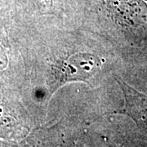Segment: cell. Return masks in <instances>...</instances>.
Returning <instances> with one entry per match:
<instances>
[{
	"label": "cell",
	"instance_id": "6da1fadb",
	"mask_svg": "<svg viewBox=\"0 0 147 147\" xmlns=\"http://www.w3.org/2000/svg\"><path fill=\"white\" fill-rule=\"evenodd\" d=\"M101 61L98 57L89 53H79L65 60L57 69V84L55 90L61 85L72 81L88 82L100 70Z\"/></svg>",
	"mask_w": 147,
	"mask_h": 147
},
{
	"label": "cell",
	"instance_id": "7a4b0ae2",
	"mask_svg": "<svg viewBox=\"0 0 147 147\" xmlns=\"http://www.w3.org/2000/svg\"><path fill=\"white\" fill-rule=\"evenodd\" d=\"M125 99L123 112L132 117L138 124L147 131V96L129 86L119 77H115Z\"/></svg>",
	"mask_w": 147,
	"mask_h": 147
},
{
	"label": "cell",
	"instance_id": "3957f363",
	"mask_svg": "<svg viewBox=\"0 0 147 147\" xmlns=\"http://www.w3.org/2000/svg\"><path fill=\"white\" fill-rule=\"evenodd\" d=\"M110 147H122V146H110Z\"/></svg>",
	"mask_w": 147,
	"mask_h": 147
},
{
	"label": "cell",
	"instance_id": "277c9868",
	"mask_svg": "<svg viewBox=\"0 0 147 147\" xmlns=\"http://www.w3.org/2000/svg\"><path fill=\"white\" fill-rule=\"evenodd\" d=\"M0 3H1V0H0Z\"/></svg>",
	"mask_w": 147,
	"mask_h": 147
}]
</instances>
